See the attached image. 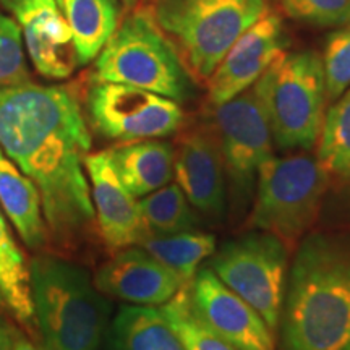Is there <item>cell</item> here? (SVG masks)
<instances>
[{
  "label": "cell",
  "instance_id": "obj_1",
  "mask_svg": "<svg viewBox=\"0 0 350 350\" xmlns=\"http://www.w3.org/2000/svg\"><path fill=\"white\" fill-rule=\"evenodd\" d=\"M0 150L38 188L49 239L75 245L94 222L91 133L77 94L31 81L0 88Z\"/></svg>",
  "mask_w": 350,
  "mask_h": 350
},
{
  "label": "cell",
  "instance_id": "obj_2",
  "mask_svg": "<svg viewBox=\"0 0 350 350\" xmlns=\"http://www.w3.org/2000/svg\"><path fill=\"white\" fill-rule=\"evenodd\" d=\"M278 329V350H350V230L299 243Z\"/></svg>",
  "mask_w": 350,
  "mask_h": 350
},
{
  "label": "cell",
  "instance_id": "obj_3",
  "mask_svg": "<svg viewBox=\"0 0 350 350\" xmlns=\"http://www.w3.org/2000/svg\"><path fill=\"white\" fill-rule=\"evenodd\" d=\"M34 319L46 350H100L111 304L86 269L54 255L29 262Z\"/></svg>",
  "mask_w": 350,
  "mask_h": 350
},
{
  "label": "cell",
  "instance_id": "obj_4",
  "mask_svg": "<svg viewBox=\"0 0 350 350\" xmlns=\"http://www.w3.org/2000/svg\"><path fill=\"white\" fill-rule=\"evenodd\" d=\"M93 80L142 88L178 104L196 96L195 80L177 47L144 7L117 26L96 57Z\"/></svg>",
  "mask_w": 350,
  "mask_h": 350
},
{
  "label": "cell",
  "instance_id": "obj_5",
  "mask_svg": "<svg viewBox=\"0 0 350 350\" xmlns=\"http://www.w3.org/2000/svg\"><path fill=\"white\" fill-rule=\"evenodd\" d=\"M253 90L274 146L282 151H312L317 146L327 104L321 55L313 51L284 52Z\"/></svg>",
  "mask_w": 350,
  "mask_h": 350
},
{
  "label": "cell",
  "instance_id": "obj_6",
  "mask_svg": "<svg viewBox=\"0 0 350 350\" xmlns=\"http://www.w3.org/2000/svg\"><path fill=\"white\" fill-rule=\"evenodd\" d=\"M191 73L208 80L240 34L269 10L268 0H148Z\"/></svg>",
  "mask_w": 350,
  "mask_h": 350
},
{
  "label": "cell",
  "instance_id": "obj_7",
  "mask_svg": "<svg viewBox=\"0 0 350 350\" xmlns=\"http://www.w3.org/2000/svg\"><path fill=\"white\" fill-rule=\"evenodd\" d=\"M329 185V172L317 157H271L261 165L250 226L275 235L288 248L312 229Z\"/></svg>",
  "mask_w": 350,
  "mask_h": 350
},
{
  "label": "cell",
  "instance_id": "obj_8",
  "mask_svg": "<svg viewBox=\"0 0 350 350\" xmlns=\"http://www.w3.org/2000/svg\"><path fill=\"white\" fill-rule=\"evenodd\" d=\"M209 269L275 332L288 273V247L281 239L255 229L227 240L209 258Z\"/></svg>",
  "mask_w": 350,
  "mask_h": 350
},
{
  "label": "cell",
  "instance_id": "obj_9",
  "mask_svg": "<svg viewBox=\"0 0 350 350\" xmlns=\"http://www.w3.org/2000/svg\"><path fill=\"white\" fill-rule=\"evenodd\" d=\"M213 107V131L229 178L232 211L242 216L255 196L261 165L274 156L273 135L253 86Z\"/></svg>",
  "mask_w": 350,
  "mask_h": 350
},
{
  "label": "cell",
  "instance_id": "obj_10",
  "mask_svg": "<svg viewBox=\"0 0 350 350\" xmlns=\"http://www.w3.org/2000/svg\"><path fill=\"white\" fill-rule=\"evenodd\" d=\"M91 125L104 138L129 143L161 139L180 130L185 120L180 104L122 83L93 80L86 93Z\"/></svg>",
  "mask_w": 350,
  "mask_h": 350
},
{
  "label": "cell",
  "instance_id": "obj_11",
  "mask_svg": "<svg viewBox=\"0 0 350 350\" xmlns=\"http://www.w3.org/2000/svg\"><path fill=\"white\" fill-rule=\"evenodd\" d=\"M288 34L281 15L268 10L240 34L208 78L211 106L227 103L250 90L273 62L286 52Z\"/></svg>",
  "mask_w": 350,
  "mask_h": 350
},
{
  "label": "cell",
  "instance_id": "obj_12",
  "mask_svg": "<svg viewBox=\"0 0 350 350\" xmlns=\"http://www.w3.org/2000/svg\"><path fill=\"white\" fill-rule=\"evenodd\" d=\"M187 291L196 314L235 350H275L265 319L211 269L196 271Z\"/></svg>",
  "mask_w": 350,
  "mask_h": 350
},
{
  "label": "cell",
  "instance_id": "obj_13",
  "mask_svg": "<svg viewBox=\"0 0 350 350\" xmlns=\"http://www.w3.org/2000/svg\"><path fill=\"white\" fill-rule=\"evenodd\" d=\"M23 34L29 59L42 77L64 80L78 67L68 23L55 0H0Z\"/></svg>",
  "mask_w": 350,
  "mask_h": 350
},
{
  "label": "cell",
  "instance_id": "obj_14",
  "mask_svg": "<svg viewBox=\"0 0 350 350\" xmlns=\"http://www.w3.org/2000/svg\"><path fill=\"white\" fill-rule=\"evenodd\" d=\"M174 178L196 213L214 222L224 219L226 167L213 130L196 129L180 139L175 150Z\"/></svg>",
  "mask_w": 350,
  "mask_h": 350
},
{
  "label": "cell",
  "instance_id": "obj_15",
  "mask_svg": "<svg viewBox=\"0 0 350 350\" xmlns=\"http://www.w3.org/2000/svg\"><path fill=\"white\" fill-rule=\"evenodd\" d=\"M85 170L90 182L94 219L104 242L116 250L139 245L150 230L144 224L139 201L120 180L109 151L88 154Z\"/></svg>",
  "mask_w": 350,
  "mask_h": 350
},
{
  "label": "cell",
  "instance_id": "obj_16",
  "mask_svg": "<svg viewBox=\"0 0 350 350\" xmlns=\"http://www.w3.org/2000/svg\"><path fill=\"white\" fill-rule=\"evenodd\" d=\"M94 286L104 295L131 305L161 306L185 282L139 245L120 248L96 271Z\"/></svg>",
  "mask_w": 350,
  "mask_h": 350
},
{
  "label": "cell",
  "instance_id": "obj_17",
  "mask_svg": "<svg viewBox=\"0 0 350 350\" xmlns=\"http://www.w3.org/2000/svg\"><path fill=\"white\" fill-rule=\"evenodd\" d=\"M107 151L120 180L135 198H143L172 182L175 148L167 142L139 139Z\"/></svg>",
  "mask_w": 350,
  "mask_h": 350
},
{
  "label": "cell",
  "instance_id": "obj_18",
  "mask_svg": "<svg viewBox=\"0 0 350 350\" xmlns=\"http://www.w3.org/2000/svg\"><path fill=\"white\" fill-rule=\"evenodd\" d=\"M0 206L29 250L41 252L49 243V230L38 188L0 150Z\"/></svg>",
  "mask_w": 350,
  "mask_h": 350
},
{
  "label": "cell",
  "instance_id": "obj_19",
  "mask_svg": "<svg viewBox=\"0 0 350 350\" xmlns=\"http://www.w3.org/2000/svg\"><path fill=\"white\" fill-rule=\"evenodd\" d=\"M106 338L109 350H185L161 306H122Z\"/></svg>",
  "mask_w": 350,
  "mask_h": 350
},
{
  "label": "cell",
  "instance_id": "obj_20",
  "mask_svg": "<svg viewBox=\"0 0 350 350\" xmlns=\"http://www.w3.org/2000/svg\"><path fill=\"white\" fill-rule=\"evenodd\" d=\"M68 23L80 65L94 60L116 33L120 20L119 0H55Z\"/></svg>",
  "mask_w": 350,
  "mask_h": 350
},
{
  "label": "cell",
  "instance_id": "obj_21",
  "mask_svg": "<svg viewBox=\"0 0 350 350\" xmlns=\"http://www.w3.org/2000/svg\"><path fill=\"white\" fill-rule=\"evenodd\" d=\"M139 247L188 284L195 278L201 262L216 252L217 240L209 232L196 229L170 235L148 234Z\"/></svg>",
  "mask_w": 350,
  "mask_h": 350
},
{
  "label": "cell",
  "instance_id": "obj_22",
  "mask_svg": "<svg viewBox=\"0 0 350 350\" xmlns=\"http://www.w3.org/2000/svg\"><path fill=\"white\" fill-rule=\"evenodd\" d=\"M0 297L23 326L34 323V310L29 287V266L23 253L12 239L10 229L0 211Z\"/></svg>",
  "mask_w": 350,
  "mask_h": 350
},
{
  "label": "cell",
  "instance_id": "obj_23",
  "mask_svg": "<svg viewBox=\"0 0 350 350\" xmlns=\"http://www.w3.org/2000/svg\"><path fill=\"white\" fill-rule=\"evenodd\" d=\"M144 224L150 234L170 235L196 230L200 217L177 183L167 185L139 200Z\"/></svg>",
  "mask_w": 350,
  "mask_h": 350
},
{
  "label": "cell",
  "instance_id": "obj_24",
  "mask_svg": "<svg viewBox=\"0 0 350 350\" xmlns=\"http://www.w3.org/2000/svg\"><path fill=\"white\" fill-rule=\"evenodd\" d=\"M317 159L329 174L342 175L350 167V86L326 112Z\"/></svg>",
  "mask_w": 350,
  "mask_h": 350
},
{
  "label": "cell",
  "instance_id": "obj_25",
  "mask_svg": "<svg viewBox=\"0 0 350 350\" xmlns=\"http://www.w3.org/2000/svg\"><path fill=\"white\" fill-rule=\"evenodd\" d=\"M161 310L185 350H235L196 314L187 284Z\"/></svg>",
  "mask_w": 350,
  "mask_h": 350
},
{
  "label": "cell",
  "instance_id": "obj_26",
  "mask_svg": "<svg viewBox=\"0 0 350 350\" xmlns=\"http://www.w3.org/2000/svg\"><path fill=\"white\" fill-rule=\"evenodd\" d=\"M321 60L327 103H334L350 86V23L342 25L326 38Z\"/></svg>",
  "mask_w": 350,
  "mask_h": 350
},
{
  "label": "cell",
  "instance_id": "obj_27",
  "mask_svg": "<svg viewBox=\"0 0 350 350\" xmlns=\"http://www.w3.org/2000/svg\"><path fill=\"white\" fill-rule=\"evenodd\" d=\"M29 81L23 34L13 16L0 12V88Z\"/></svg>",
  "mask_w": 350,
  "mask_h": 350
},
{
  "label": "cell",
  "instance_id": "obj_28",
  "mask_svg": "<svg viewBox=\"0 0 350 350\" xmlns=\"http://www.w3.org/2000/svg\"><path fill=\"white\" fill-rule=\"evenodd\" d=\"M288 18L313 26L350 23V0H281Z\"/></svg>",
  "mask_w": 350,
  "mask_h": 350
},
{
  "label": "cell",
  "instance_id": "obj_29",
  "mask_svg": "<svg viewBox=\"0 0 350 350\" xmlns=\"http://www.w3.org/2000/svg\"><path fill=\"white\" fill-rule=\"evenodd\" d=\"M10 332H12V349L10 350H46V347H39L33 342L28 336L23 334V332L15 329V327L10 326Z\"/></svg>",
  "mask_w": 350,
  "mask_h": 350
},
{
  "label": "cell",
  "instance_id": "obj_30",
  "mask_svg": "<svg viewBox=\"0 0 350 350\" xmlns=\"http://www.w3.org/2000/svg\"><path fill=\"white\" fill-rule=\"evenodd\" d=\"M10 349H12L10 326L0 318V350H10Z\"/></svg>",
  "mask_w": 350,
  "mask_h": 350
},
{
  "label": "cell",
  "instance_id": "obj_31",
  "mask_svg": "<svg viewBox=\"0 0 350 350\" xmlns=\"http://www.w3.org/2000/svg\"><path fill=\"white\" fill-rule=\"evenodd\" d=\"M122 2H124V5L126 7V8H131L135 5V3L138 2V0H122Z\"/></svg>",
  "mask_w": 350,
  "mask_h": 350
},
{
  "label": "cell",
  "instance_id": "obj_32",
  "mask_svg": "<svg viewBox=\"0 0 350 350\" xmlns=\"http://www.w3.org/2000/svg\"><path fill=\"white\" fill-rule=\"evenodd\" d=\"M342 177H344V178H347V180L350 182V167H349L347 170H345V172L342 174Z\"/></svg>",
  "mask_w": 350,
  "mask_h": 350
},
{
  "label": "cell",
  "instance_id": "obj_33",
  "mask_svg": "<svg viewBox=\"0 0 350 350\" xmlns=\"http://www.w3.org/2000/svg\"><path fill=\"white\" fill-rule=\"evenodd\" d=\"M0 304H2V297H0Z\"/></svg>",
  "mask_w": 350,
  "mask_h": 350
}]
</instances>
